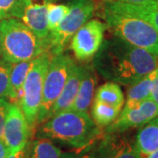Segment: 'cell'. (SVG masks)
Returning <instances> with one entry per match:
<instances>
[{
    "label": "cell",
    "instance_id": "3957f363",
    "mask_svg": "<svg viewBox=\"0 0 158 158\" xmlns=\"http://www.w3.org/2000/svg\"><path fill=\"white\" fill-rule=\"evenodd\" d=\"M0 33L1 55L11 64L34 60L48 51V40L38 38L17 19L0 20Z\"/></svg>",
    "mask_w": 158,
    "mask_h": 158
},
{
    "label": "cell",
    "instance_id": "9c48e42d",
    "mask_svg": "<svg viewBox=\"0 0 158 158\" xmlns=\"http://www.w3.org/2000/svg\"><path fill=\"white\" fill-rule=\"evenodd\" d=\"M158 116V106L150 98L133 106H124L112 124L106 127V134L124 133L131 128L141 127Z\"/></svg>",
    "mask_w": 158,
    "mask_h": 158
},
{
    "label": "cell",
    "instance_id": "ac0fdd59",
    "mask_svg": "<svg viewBox=\"0 0 158 158\" xmlns=\"http://www.w3.org/2000/svg\"><path fill=\"white\" fill-rule=\"evenodd\" d=\"M34 60L24 61L11 64L10 73V90L8 98L15 104L19 105L21 99L23 85L25 83L29 69L32 67Z\"/></svg>",
    "mask_w": 158,
    "mask_h": 158
},
{
    "label": "cell",
    "instance_id": "d4e9b609",
    "mask_svg": "<svg viewBox=\"0 0 158 158\" xmlns=\"http://www.w3.org/2000/svg\"><path fill=\"white\" fill-rule=\"evenodd\" d=\"M10 104L6 101L5 98H0V140L3 138V133H4V127L6 123L7 113L10 107Z\"/></svg>",
    "mask_w": 158,
    "mask_h": 158
},
{
    "label": "cell",
    "instance_id": "d6986e66",
    "mask_svg": "<svg viewBox=\"0 0 158 158\" xmlns=\"http://www.w3.org/2000/svg\"><path fill=\"white\" fill-rule=\"evenodd\" d=\"M95 99L120 109L124 105V95L119 85L111 81L98 88Z\"/></svg>",
    "mask_w": 158,
    "mask_h": 158
},
{
    "label": "cell",
    "instance_id": "30bf717a",
    "mask_svg": "<svg viewBox=\"0 0 158 158\" xmlns=\"http://www.w3.org/2000/svg\"><path fill=\"white\" fill-rule=\"evenodd\" d=\"M30 127L20 106L11 103L6 116L2 141L5 142L10 154L22 149L28 143Z\"/></svg>",
    "mask_w": 158,
    "mask_h": 158
},
{
    "label": "cell",
    "instance_id": "9a60e30c",
    "mask_svg": "<svg viewBox=\"0 0 158 158\" xmlns=\"http://www.w3.org/2000/svg\"><path fill=\"white\" fill-rule=\"evenodd\" d=\"M107 2L110 6L118 11L146 20L158 31V0L141 4H127L113 0H108Z\"/></svg>",
    "mask_w": 158,
    "mask_h": 158
},
{
    "label": "cell",
    "instance_id": "5b68a950",
    "mask_svg": "<svg viewBox=\"0 0 158 158\" xmlns=\"http://www.w3.org/2000/svg\"><path fill=\"white\" fill-rule=\"evenodd\" d=\"M52 55L46 51L35 58L23 85L22 96L19 103L30 128L37 124V118L42 98L44 79Z\"/></svg>",
    "mask_w": 158,
    "mask_h": 158
},
{
    "label": "cell",
    "instance_id": "f546056e",
    "mask_svg": "<svg viewBox=\"0 0 158 158\" xmlns=\"http://www.w3.org/2000/svg\"><path fill=\"white\" fill-rule=\"evenodd\" d=\"M113 1H118V2L127 3V4H141V3H146L148 1H152V0H113Z\"/></svg>",
    "mask_w": 158,
    "mask_h": 158
},
{
    "label": "cell",
    "instance_id": "8fae6325",
    "mask_svg": "<svg viewBox=\"0 0 158 158\" xmlns=\"http://www.w3.org/2000/svg\"><path fill=\"white\" fill-rule=\"evenodd\" d=\"M48 3V0H21L19 19L41 40H47L49 34L47 19Z\"/></svg>",
    "mask_w": 158,
    "mask_h": 158
},
{
    "label": "cell",
    "instance_id": "7c38bea8",
    "mask_svg": "<svg viewBox=\"0 0 158 158\" xmlns=\"http://www.w3.org/2000/svg\"><path fill=\"white\" fill-rule=\"evenodd\" d=\"M95 150L98 158H141L135 140L123 133L106 134Z\"/></svg>",
    "mask_w": 158,
    "mask_h": 158
},
{
    "label": "cell",
    "instance_id": "44dd1931",
    "mask_svg": "<svg viewBox=\"0 0 158 158\" xmlns=\"http://www.w3.org/2000/svg\"><path fill=\"white\" fill-rule=\"evenodd\" d=\"M28 148V158H62L63 153L52 141L45 138L34 140Z\"/></svg>",
    "mask_w": 158,
    "mask_h": 158
},
{
    "label": "cell",
    "instance_id": "4fadbf2b",
    "mask_svg": "<svg viewBox=\"0 0 158 158\" xmlns=\"http://www.w3.org/2000/svg\"><path fill=\"white\" fill-rule=\"evenodd\" d=\"M82 76H83V66H78L76 63H74L73 67L70 70V73L69 75L67 82L64 85L61 94L57 98V99L51 107L48 118L56 115V113L69 110L70 108L75 100V98L77 94Z\"/></svg>",
    "mask_w": 158,
    "mask_h": 158
},
{
    "label": "cell",
    "instance_id": "6da1fadb",
    "mask_svg": "<svg viewBox=\"0 0 158 158\" xmlns=\"http://www.w3.org/2000/svg\"><path fill=\"white\" fill-rule=\"evenodd\" d=\"M92 67L103 78L130 86L158 67V56L118 37L104 40Z\"/></svg>",
    "mask_w": 158,
    "mask_h": 158
},
{
    "label": "cell",
    "instance_id": "f1b7e54d",
    "mask_svg": "<svg viewBox=\"0 0 158 158\" xmlns=\"http://www.w3.org/2000/svg\"><path fill=\"white\" fill-rule=\"evenodd\" d=\"M10 154L8 148L5 144V142L0 140V158H6Z\"/></svg>",
    "mask_w": 158,
    "mask_h": 158
},
{
    "label": "cell",
    "instance_id": "2e32d148",
    "mask_svg": "<svg viewBox=\"0 0 158 158\" xmlns=\"http://www.w3.org/2000/svg\"><path fill=\"white\" fill-rule=\"evenodd\" d=\"M135 145L141 158L158 149V116L141 126L135 137Z\"/></svg>",
    "mask_w": 158,
    "mask_h": 158
},
{
    "label": "cell",
    "instance_id": "cb8c5ba5",
    "mask_svg": "<svg viewBox=\"0 0 158 158\" xmlns=\"http://www.w3.org/2000/svg\"><path fill=\"white\" fill-rule=\"evenodd\" d=\"M11 64L0 59V98L8 97L10 90V73Z\"/></svg>",
    "mask_w": 158,
    "mask_h": 158
},
{
    "label": "cell",
    "instance_id": "4dcf8cb0",
    "mask_svg": "<svg viewBox=\"0 0 158 158\" xmlns=\"http://www.w3.org/2000/svg\"><path fill=\"white\" fill-rule=\"evenodd\" d=\"M146 158H158V149L156 150L155 152L151 153L149 156H148Z\"/></svg>",
    "mask_w": 158,
    "mask_h": 158
},
{
    "label": "cell",
    "instance_id": "e0dca14e",
    "mask_svg": "<svg viewBox=\"0 0 158 158\" xmlns=\"http://www.w3.org/2000/svg\"><path fill=\"white\" fill-rule=\"evenodd\" d=\"M158 75V67L136 83L130 85L125 106H133L150 98L153 84Z\"/></svg>",
    "mask_w": 158,
    "mask_h": 158
},
{
    "label": "cell",
    "instance_id": "8992f818",
    "mask_svg": "<svg viewBox=\"0 0 158 158\" xmlns=\"http://www.w3.org/2000/svg\"><path fill=\"white\" fill-rule=\"evenodd\" d=\"M74 63L73 59L67 54L52 56L44 79L37 123H43L48 118L51 107L61 94Z\"/></svg>",
    "mask_w": 158,
    "mask_h": 158
},
{
    "label": "cell",
    "instance_id": "277c9868",
    "mask_svg": "<svg viewBox=\"0 0 158 158\" xmlns=\"http://www.w3.org/2000/svg\"><path fill=\"white\" fill-rule=\"evenodd\" d=\"M103 18L113 34L131 45L158 56V31L141 18L130 15L111 6L106 1Z\"/></svg>",
    "mask_w": 158,
    "mask_h": 158
},
{
    "label": "cell",
    "instance_id": "1f68e13d",
    "mask_svg": "<svg viewBox=\"0 0 158 158\" xmlns=\"http://www.w3.org/2000/svg\"><path fill=\"white\" fill-rule=\"evenodd\" d=\"M0 54H1V33H0Z\"/></svg>",
    "mask_w": 158,
    "mask_h": 158
},
{
    "label": "cell",
    "instance_id": "ffe728a7",
    "mask_svg": "<svg viewBox=\"0 0 158 158\" xmlns=\"http://www.w3.org/2000/svg\"><path fill=\"white\" fill-rule=\"evenodd\" d=\"M121 109L98 100H94L91 106V117L99 127H107L118 118Z\"/></svg>",
    "mask_w": 158,
    "mask_h": 158
},
{
    "label": "cell",
    "instance_id": "83f0119b",
    "mask_svg": "<svg viewBox=\"0 0 158 158\" xmlns=\"http://www.w3.org/2000/svg\"><path fill=\"white\" fill-rule=\"evenodd\" d=\"M150 99L153 100L158 106V75L154 81V84H153Z\"/></svg>",
    "mask_w": 158,
    "mask_h": 158
},
{
    "label": "cell",
    "instance_id": "603a6c76",
    "mask_svg": "<svg viewBox=\"0 0 158 158\" xmlns=\"http://www.w3.org/2000/svg\"><path fill=\"white\" fill-rule=\"evenodd\" d=\"M21 11V0H0V20L18 18Z\"/></svg>",
    "mask_w": 158,
    "mask_h": 158
},
{
    "label": "cell",
    "instance_id": "7a4b0ae2",
    "mask_svg": "<svg viewBox=\"0 0 158 158\" xmlns=\"http://www.w3.org/2000/svg\"><path fill=\"white\" fill-rule=\"evenodd\" d=\"M100 135V127L88 113L69 109L47 119L38 130L37 137L84 150L92 145Z\"/></svg>",
    "mask_w": 158,
    "mask_h": 158
},
{
    "label": "cell",
    "instance_id": "7402d4cb",
    "mask_svg": "<svg viewBox=\"0 0 158 158\" xmlns=\"http://www.w3.org/2000/svg\"><path fill=\"white\" fill-rule=\"evenodd\" d=\"M69 11V6L65 5H56L48 3V27L49 32L56 29L64 18L68 15Z\"/></svg>",
    "mask_w": 158,
    "mask_h": 158
},
{
    "label": "cell",
    "instance_id": "52a82bcc",
    "mask_svg": "<svg viewBox=\"0 0 158 158\" xmlns=\"http://www.w3.org/2000/svg\"><path fill=\"white\" fill-rule=\"evenodd\" d=\"M69 11L56 29L48 36V51L52 56L63 53L69 39L90 19L95 9L93 0H71Z\"/></svg>",
    "mask_w": 158,
    "mask_h": 158
},
{
    "label": "cell",
    "instance_id": "ba28073f",
    "mask_svg": "<svg viewBox=\"0 0 158 158\" xmlns=\"http://www.w3.org/2000/svg\"><path fill=\"white\" fill-rule=\"evenodd\" d=\"M106 28V24L98 19H91L74 34L70 48L77 59L87 61L94 57L103 43Z\"/></svg>",
    "mask_w": 158,
    "mask_h": 158
},
{
    "label": "cell",
    "instance_id": "4316f807",
    "mask_svg": "<svg viewBox=\"0 0 158 158\" xmlns=\"http://www.w3.org/2000/svg\"><path fill=\"white\" fill-rule=\"evenodd\" d=\"M6 158H28V148H27V145L26 146V148L19 150L17 152L9 155Z\"/></svg>",
    "mask_w": 158,
    "mask_h": 158
},
{
    "label": "cell",
    "instance_id": "484cf974",
    "mask_svg": "<svg viewBox=\"0 0 158 158\" xmlns=\"http://www.w3.org/2000/svg\"><path fill=\"white\" fill-rule=\"evenodd\" d=\"M62 158H98L96 150L91 152H81L79 154L75 153H63Z\"/></svg>",
    "mask_w": 158,
    "mask_h": 158
},
{
    "label": "cell",
    "instance_id": "5bb4252c",
    "mask_svg": "<svg viewBox=\"0 0 158 158\" xmlns=\"http://www.w3.org/2000/svg\"><path fill=\"white\" fill-rule=\"evenodd\" d=\"M96 84L97 77L93 67L83 66V76L78 91L69 109L87 113L91 105Z\"/></svg>",
    "mask_w": 158,
    "mask_h": 158
}]
</instances>
